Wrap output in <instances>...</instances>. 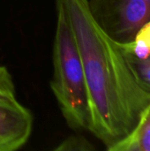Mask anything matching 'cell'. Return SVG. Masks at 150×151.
Segmentation results:
<instances>
[{
	"label": "cell",
	"instance_id": "cell-1",
	"mask_svg": "<svg viewBox=\"0 0 150 151\" xmlns=\"http://www.w3.org/2000/svg\"><path fill=\"white\" fill-rule=\"evenodd\" d=\"M80 55L89 99L90 131L106 150L137 125L150 96L138 84L120 43L94 19L88 0H56Z\"/></svg>",
	"mask_w": 150,
	"mask_h": 151
},
{
	"label": "cell",
	"instance_id": "cell-2",
	"mask_svg": "<svg viewBox=\"0 0 150 151\" xmlns=\"http://www.w3.org/2000/svg\"><path fill=\"white\" fill-rule=\"evenodd\" d=\"M57 13L50 87L67 125L74 130H88L89 99L80 55L65 13L57 7Z\"/></svg>",
	"mask_w": 150,
	"mask_h": 151
},
{
	"label": "cell",
	"instance_id": "cell-3",
	"mask_svg": "<svg viewBox=\"0 0 150 151\" xmlns=\"http://www.w3.org/2000/svg\"><path fill=\"white\" fill-rule=\"evenodd\" d=\"M88 6L99 26L120 44L131 42L150 21V0H88Z\"/></svg>",
	"mask_w": 150,
	"mask_h": 151
},
{
	"label": "cell",
	"instance_id": "cell-4",
	"mask_svg": "<svg viewBox=\"0 0 150 151\" xmlns=\"http://www.w3.org/2000/svg\"><path fill=\"white\" fill-rule=\"evenodd\" d=\"M33 116L15 98H0V151L17 150L28 141Z\"/></svg>",
	"mask_w": 150,
	"mask_h": 151
},
{
	"label": "cell",
	"instance_id": "cell-5",
	"mask_svg": "<svg viewBox=\"0 0 150 151\" xmlns=\"http://www.w3.org/2000/svg\"><path fill=\"white\" fill-rule=\"evenodd\" d=\"M108 150L150 151V102L133 131Z\"/></svg>",
	"mask_w": 150,
	"mask_h": 151
},
{
	"label": "cell",
	"instance_id": "cell-6",
	"mask_svg": "<svg viewBox=\"0 0 150 151\" xmlns=\"http://www.w3.org/2000/svg\"><path fill=\"white\" fill-rule=\"evenodd\" d=\"M120 45L125 52L138 59L150 57V21L138 29L131 42Z\"/></svg>",
	"mask_w": 150,
	"mask_h": 151
},
{
	"label": "cell",
	"instance_id": "cell-7",
	"mask_svg": "<svg viewBox=\"0 0 150 151\" xmlns=\"http://www.w3.org/2000/svg\"><path fill=\"white\" fill-rule=\"evenodd\" d=\"M124 53L139 86L150 96V57L138 59L125 51Z\"/></svg>",
	"mask_w": 150,
	"mask_h": 151
},
{
	"label": "cell",
	"instance_id": "cell-8",
	"mask_svg": "<svg viewBox=\"0 0 150 151\" xmlns=\"http://www.w3.org/2000/svg\"><path fill=\"white\" fill-rule=\"evenodd\" d=\"M57 151H88L95 150L91 142L83 136H69L55 149Z\"/></svg>",
	"mask_w": 150,
	"mask_h": 151
},
{
	"label": "cell",
	"instance_id": "cell-9",
	"mask_svg": "<svg viewBox=\"0 0 150 151\" xmlns=\"http://www.w3.org/2000/svg\"><path fill=\"white\" fill-rule=\"evenodd\" d=\"M15 86L6 67L0 65V98H15Z\"/></svg>",
	"mask_w": 150,
	"mask_h": 151
}]
</instances>
